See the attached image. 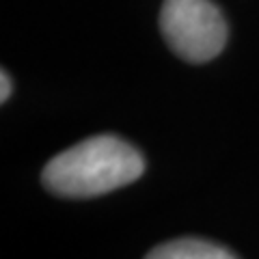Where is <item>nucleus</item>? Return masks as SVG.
<instances>
[{
	"mask_svg": "<svg viewBox=\"0 0 259 259\" xmlns=\"http://www.w3.org/2000/svg\"><path fill=\"white\" fill-rule=\"evenodd\" d=\"M145 158L119 136L100 134L65 149L46 164L41 182L56 197L91 199L136 182Z\"/></svg>",
	"mask_w": 259,
	"mask_h": 259,
	"instance_id": "1",
	"label": "nucleus"
},
{
	"mask_svg": "<svg viewBox=\"0 0 259 259\" xmlns=\"http://www.w3.org/2000/svg\"><path fill=\"white\" fill-rule=\"evenodd\" d=\"M149 259H231L236 253L201 238H180L160 244L147 253Z\"/></svg>",
	"mask_w": 259,
	"mask_h": 259,
	"instance_id": "3",
	"label": "nucleus"
},
{
	"mask_svg": "<svg viewBox=\"0 0 259 259\" xmlns=\"http://www.w3.org/2000/svg\"><path fill=\"white\" fill-rule=\"evenodd\" d=\"M9 95H11V78L3 69V71H0V102L5 104L7 100H9Z\"/></svg>",
	"mask_w": 259,
	"mask_h": 259,
	"instance_id": "4",
	"label": "nucleus"
},
{
	"mask_svg": "<svg viewBox=\"0 0 259 259\" xmlns=\"http://www.w3.org/2000/svg\"><path fill=\"white\" fill-rule=\"evenodd\" d=\"M160 32L180 59L207 63L223 52L229 26L212 0H164Z\"/></svg>",
	"mask_w": 259,
	"mask_h": 259,
	"instance_id": "2",
	"label": "nucleus"
}]
</instances>
